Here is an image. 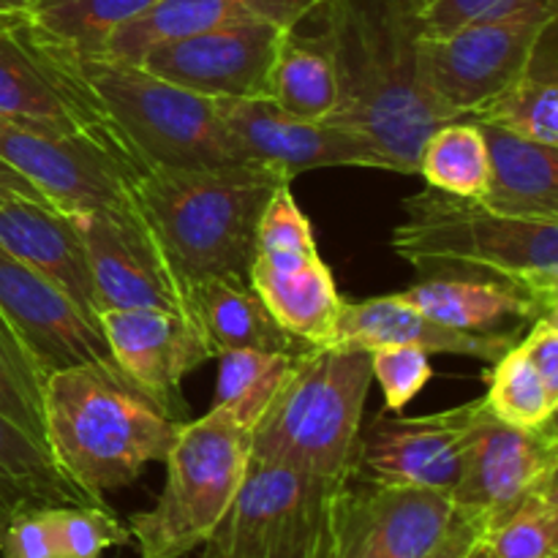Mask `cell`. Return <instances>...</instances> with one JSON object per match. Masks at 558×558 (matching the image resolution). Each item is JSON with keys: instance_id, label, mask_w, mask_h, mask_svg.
<instances>
[{"instance_id": "1", "label": "cell", "mask_w": 558, "mask_h": 558, "mask_svg": "<svg viewBox=\"0 0 558 558\" xmlns=\"http://www.w3.org/2000/svg\"><path fill=\"white\" fill-rule=\"evenodd\" d=\"M325 38L338 71L332 123L368 136L392 172L417 174L420 150L458 120L420 80V27L407 0H327Z\"/></svg>"}, {"instance_id": "2", "label": "cell", "mask_w": 558, "mask_h": 558, "mask_svg": "<svg viewBox=\"0 0 558 558\" xmlns=\"http://www.w3.org/2000/svg\"><path fill=\"white\" fill-rule=\"evenodd\" d=\"M44 423L63 472L104 496L167 461L189 420L158 403L114 360H96L49 376Z\"/></svg>"}, {"instance_id": "3", "label": "cell", "mask_w": 558, "mask_h": 558, "mask_svg": "<svg viewBox=\"0 0 558 558\" xmlns=\"http://www.w3.org/2000/svg\"><path fill=\"white\" fill-rule=\"evenodd\" d=\"M292 183L267 163L207 169H147L134 199L185 287L207 278H245L267 202Z\"/></svg>"}, {"instance_id": "4", "label": "cell", "mask_w": 558, "mask_h": 558, "mask_svg": "<svg viewBox=\"0 0 558 558\" xmlns=\"http://www.w3.org/2000/svg\"><path fill=\"white\" fill-rule=\"evenodd\" d=\"M392 251L420 276L488 278L558 311V223L494 213L477 199L420 191L403 199Z\"/></svg>"}, {"instance_id": "5", "label": "cell", "mask_w": 558, "mask_h": 558, "mask_svg": "<svg viewBox=\"0 0 558 558\" xmlns=\"http://www.w3.org/2000/svg\"><path fill=\"white\" fill-rule=\"evenodd\" d=\"M374 374L363 349L305 347L251 430V458L352 483Z\"/></svg>"}, {"instance_id": "6", "label": "cell", "mask_w": 558, "mask_h": 558, "mask_svg": "<svg viewBox=\"0 0 558 558\" xmlns=\"http://www.w3.org/2000/svg\"><path fill=\"white\" fill-rule=\"evenodd\" d=\"M74 65L136 172L256 163L227 129L213 98L158 80L129 60L74 54Z\"/></svg>"}, {"instance_id": "7", "label": "cell", "mask_w": 558, "mask_h": 558, "mask_svg": "<svg viewBox=\"0 0 558 558\" xmlns=\"http://www.w3.org/2000/svg\"><path fill=\"white\" fill-rule=\"evenodd\" d=\"M251 461V430L210 407L185 423L167 456V483L156 505L134 512L131 543L140 558H185L210 539L227 515Z\"/></svg>"}, {"instance_id": "8", "label": "cell", "mask_w": 558, "mask_h": 558, "mask_svg": "<svg viewBox=\"0 0 558 558\" xmlns=\"http://www.w3.org/2000/svg\"><path fill=\"white\" fill-rule=\"evenodd\" d=\"M347 483L251 458L205 558H330Z\"/></svg>"}, {"instance_id": "9", "label": "cell", "mask_w": 558, "mask_h": 558, "mask_svg": "<svg viewBox=\"0 0 558 558\" xmlns=\"http://www.w3.org/2000/svg\"><path fill=\"white\" fill-rule=\"evenodd\" d=\"M0 114L80 136L125 158L101 107L74 65V54L38 36L27 20L0 27Z\"/></svg>"}, {"instance_id": "10", "label": "cell", "mask_w": 558, "mask_h": 558, "mask_svg": "<svg viewBox=\"0 0 558 558\" xmlns=\"http://www.w3.org/2000/svg\"><path fill=\"white\" fill-rule=\"evenodd\" d=\"M69 216L85 245L98 314L150 308L196 322L191 289L169 265L136 199L120 210H76Z\"/></svg>"}, {"instance_id": "11", "label": "cell", "mask_w": 558, "mask_h": 558, "mask_svg": "<svg viewBox=\"0 0 558 558\" xmlns=\"http://www.w3.org/2000/svg\"><path fill=\"white\" fill-rule=\"evenodd\" d=\"M294 27L243 22L158 41L136 63L153 76L213 101L270 98V74Z\"/></svg>"}, {"instance_id": "12", "label": "cell", "mask_w": 558, "mask_h": 558, "mask_svg": "<svg viewBox=\"0 0 558 558\" xmlns=\"http://www.w3.org/2000/svg\"><path fill=\"white\" fill-rule=\"evenodd\" d=\"M556 20L474 22L441 38L420 36V80L441 109L472 118L505 90Z\"/></svg>"}, {"instance_id": "13", "label": "cell", "mask_w": 558, "mask_h": 558, "mask_svg": "<svg viewBox=\"0 0 558 558\" xmlns=\"http://www.w3.org/2000/svg\"><path fill=\"white\" fill-rule=\"evenodd\" d=\"M0 161L31 180L54 207L120 210L134 205L136 169L80 136L0 114Z\"/></svg>"}, {"instance_id": "14", "label": "cell", "mask_w": 558, "mask_h": 558, "mask_svg": "<svg viewBox=\"0 0 558 558\" xmlns=\"http://www.w3.org/2000/svg\"><path fill=\"white\" fill-rule=\"evenodd\" d=\"M477 398L420 417L376 414L360 428L352 480L456 496L466 461V436Z\"/></svg>"}, {"instance_id": "15", "label": "cell", "mask_w": 558, "mask_h": 558, "mask_svg": "<svg viewBox=\"0 0 558 558\" xmlns=\"http://www.w3.org/2000/svg\"><path fill=\"white\" fill-rule=\"evenodd\" d=\"M558 483L556 420L539 428H518L494 417L477 398L466 436V461L456 507L496 521L534 490Z\"/></svg>"}, {"instance_id": "16", "label": "cell", "mask_w": 558, "mask_h": 558, "mask_svg": "<svg viewBox=\"0 0 558 558\" xmlns=\"http://www.w3.org/2000/svg\"><path fill=\"white\" fill-rule=\"evenodd\" d=\"M223 123L256 163L278 169L287 178L311 169L357 167L392 172L385 153L357 131L332 120H303L281 112L267 98L216 101Z\"/></svg>"}, {"instance_id": "17", "label": "cell", "mask_w": 558, "mask_h": 558, "mask_svg": "<svg viewBox=\"0 0 558 558\" xmlns=\"http://www.w3.org/2000/svg\"><path fill=\"white\" fill-rule=\"evenodd\" d=\"M456 515L450 496L420 488L347 483L330 558H423Z\"/></svg>"}, {"instance_id": "18", "label": "cell", "mask_w": 558, "mask_h": 558, "mask_svg": "<svg viewBox=\"0 0 558 558\" xmlns=\"http://www.w3.org/2000/svg\"><path fill=\"white\" fill-rule=\"evenodd\" d=\"M0 316L27 349L44 379L65 368L112 360L101 325L69 294L0 248Z\"/></svg>"}, {"instance_id": "19", "label": "cell", "mask_w": 558, "mask_h": 558, "mask_svg": "<svg viewBox=\"0 0 558 558\" xmlns=\"http://www.w3.org/2000/svg\"><path fill=\"white\" fill-rule=\"evenodd\" d=\"M112 360L158 403L185 420L180 385L213 357L202 327L167 311L131 308L98 314Z\"/></svg>"}, {"instance_id": "20", "label": "cell", "mask_w": 558, "mask_h": 558, "mask_svg": "<svg viewBox=\"0 0 558 558\" xmlns=\"http://www.w3.org/2000/svg\"><path fill=\"white\" fill-rule=\"evenodd\" d=\"M0 248L14 259L36 270L63 294L74 300L76 308L98 325L96 292L85 245L65 210L44 199H14L0 205Z\"/></svg>"}, {"instance_id": "21", "label": "cell", "mask_w": 558, "mask_h": 558, "mask_svg": "<svg viewBox=\"0 0 558 558\" xmlns=\"http://www.w3.org/2000/svg\"><path fill=\"white\" fill-rule=\"evenodd\" d=\"M518 338L521 332L474 336V332L452 330L420 314L398 294H385L357 303L343 300L332 347L363 349V352H374L379 347H417L428 354H461L490 365L507 349L515 347Z\"/></svg>"}, {"instance_id": "22", "label": "cell", "mask_w": 558, "mask_h": 558, "mask_svg": "<svg viewBox=\"0 0 558 558\" xmlns=\"http://www.w3.org/2000/svg\"><path fill=\"white\" fill-rule=\"evenodd\" d=\"M327 0H158L109 38L98 58L136 63L147 47L191 33L243 22H276L298 27L325 5Z\"/></svg>"}, {"instance_id": "23", "label": "cell", "mask_w": 558, "mask_h": 558, "mask_svg": "<svg viewBox=\"0 0 558 558\" xmlns=\"http://www.w3.org/2000/svg\"><path fill=\"white\" fill-rule=\"evenodd\" d=\"M398 298L428 319L474 336L521 332L543 314H556L523 289L488 278L430 276L398 292Z\"/></svg>"}, {"instance_id": "24", "label": "cell", "mask_w": 558, "mask_h": 558, "mask_svg": "<svg viewBox=\"0 0 558 558\" xmlns=\"http://www.w3.org/2000/svg\"><path fill=\"white\" fill-rule=\"evenodd\" d=\"M248 283L278 325L305 347H332L343 298L319 254L292 262H251Z\"/></svg>"}, {"instance_id": "25", "label": "cell", "mask_w": 558, "mask_h": 558, "mask_svg": "<svg viewBox=\"0 0 558 558\" xmlns=\"http://www.w3.org/2000/svg\"><path fill=\"white\" fill-rule=\"evenodd\" d=\"M480 129L490 161L488 191L480 202L501 216L558 223V147L490 123H480Z\"/></svg>"}, {"instance_id": "26", "label": "cell", "mask_w": 558, "mask_h": 558, "mask_svg": "<svg viewBox=\"0 0 558 558\" xmlns=\"http://www.w3.org/2000/svg\"><path fill=\"white\" fill-rule=\"evenodd\" d=\"M54 461L52 450L0 414V532L16 515L49 507H104Z\"/></svg>"}, {"instance_id": "27", "label": "cell", "mask_w": 558, "mask_h": 558, "mask_svg": "<svg viewBox=\"0 0 558 558\" xmlns=\"http://www.w3.org/2000/svg\"><path fill=\"white\" fill-rule=\"evenodd\" d=\"M191 305L213 357L232 349L300 352V341L278 325L245 278H207L194 283Z\"/></svg>"}, {"instance_id": "28", "label": "cell", "mask_w": 558, "mask_h": 558, "mask_svg": "<svg viewBox=\"0 0 558 558\" xmlns=\"http://www.w3.org/2000/svg\"><path fill=\"white\" fill-rule=\"evenodd\" d=\"M477 123L499 125L539 145L558 147L556 25L543 33L521 74L472 114Z\"/></svg>"}, {"instance_id": "29", "label": "cell", "mask_w": 558, "mask_h": 558, "mask_svg": "<svg viewBox=\"0 0 558 558\" xmlns=\"http://www.w3.org/2000/svg\"><path fill=\"white\" fill-rule=\"evenodd\" d=\"M341 87L325 38L289 31L270 74V98L281 112L303 120H330L338 109Z\"/></svg>"}, {"instance_id": "30", "label": "cell", "mask_w": 558, "mask_h": 558, "mask_svg": "<svg viewBox=\"0 0 558 558\" xmlns=\"http://www.w3.org/2000/svg\"><path fill=\"white\" fill-rule=\"evenodd\" d=\"M153 3L158 0H31L25 20L47 41L80 58H98L114 31Z\"/></svg>"}, {"instance_id": "31", "label": "cell", "mask_w": 558, "mask_h": 558, "mask_svg": "<svg viewBox=\"0 0 558 558\" xmlns=\"http://www.w3.org/2000/svg\"><path fill=\"white\" fill-rule=\"evenodd\" d=\"M294 357L298 352H256V349H232L218 354L213 407L223 409L245 430H254L287 381Z\"/></svg>"}, {"instance_id": "32", "label": "cell", "mask_w": 558, "mask_h": 558, "mask_svg": "<svg viewBox=\"0 0 558 558\" xmlns=\"http://www.w3.org/2000/svg\"><path fill=\"white\" fill-rule=\"evenodd\" d=\"M417 174H423L428 189L463 199H483L488 191L490 161L480 123L463 118L436 129L420 150Z\"/></svg>"}, {"instance_id": "33", "label": "cell", "mask_w": 558, "mask_h": 558, "mask_svg": "<svg viewBox=\"0 0 558 558\" xmlns=\"http://www.w3.org/2000/svg\"><path fill=\"white\" fill-rule=\"evenodd\" d=\"M485 385L488 390L483 403L494 417L505 423L518 428H539L556 420L558 385L545 379L543 371L521 347V338L496 363H490Z\"/></svg>"}, {"instance_id": "34", "label": "cell", "mask_w": 558, "mask_h": 558, "mask_svg": "<svg viewBox=\"0 0 558 558\" xmlns=\"http://www.w3.org/2000/svg\"><path fill=\"white\" fill-rule=\"evenodd\" d=\"M558 483L534 490L485 526L483 548L496 558H556Z\"/></svg>"}, {"instance_id": "35", "label": "cell", "mask_w": 558, "mask_h": 558, "mask_svg": "<svg viewBox=\"0 0 558 558\" xmlns=\"http://www.w3.org/2000/svg\"><path fill=\"white\" fill-rule=\"evenodd\" d=\"M44 379L9 322L0 316V414L49 447L44 423Z\"/></svg>"}, {"instance_id": "36", "label": "cell", "mask_w": 558, "mask_h": 558, "mask_svg": "<svg viewBox=\"0 0 558 558\" xmlns=\"http://www.w3.org/2000/svg\"><path fill=\"white\" fill-rule=\"evenodd\" d=\"M414 16L420 36L441 38L474 22L558 20V0H434Z\"/></svg>"}, {"instance_id": "37", "label": "cell", "mask_w": 558, "mask_h": 558, "mask_svg": "<svg viewBox=\"0 0 558 558\" xmlns=\"http://www.w3.org/2000/svg\"><path fill=\"white\" fill-rule=\"evenodd\" d=\"M49 526L60 558H101L114 545H129L131 532L104 507H49Z\"/></svg>"}, {"instance_id": "38", "label": "cell", "mask_w": 558, "mask_h": 558, "mask_svg": "<svg viewBox=\"0 0 558 558\" xmlns=\"http://www.w3.org/2000/svg\"><path fill=\"white\" fill-rule=\"evenodd\" d=\"M289 185L292 183L281 185L262 213L259 232H256V259L292 262L319 254L314 227H311L308 216L300 210Z\"/></svg>"}, {"instance_id": "39", "label": "cell", "mask_w": 558, "mask_h": 558, "mask_svg": "<svg viewBox=\"0 0 558 558\" xmlns=\"http://www.w3.org/2000/svg\"><path fill=\"white\" fill-rule=\"evenodd\" d=\"M368 357L371 374H374V381H379L390 412L407 409L434 379L430 354L417 347H379L368 352Z\"/></svg>"}, {"instance_id": "40", "label": "cell", "mask_w": 558, "mask_h": 558, "mask_svg": "<svg viewBox=\"0 0 558 558\" xmlns=\"http://www.w3.org/2000/svg\"><path fill=\"white\" fill-rule=\"evenodd\" d=\"M0 556L3 558H60L49 526L47 510H31L9 521L0 532Z\"/></svg>"}, {"instance_id": "41", "label": "cell", "mask_w": 558, "mask_h": 558, "mask_svg": "<svg viewBox=\"0 0 558 558\" xmlns=\"http://www.w3.org/2000/svg\"><path fill=\"white\" fill-rule=\"evenodd\" d=\"M485 526H488V518L480 515V512L456 507V515H452L447 532L441 534L439 543L423 558H466L477 548L480 539H483Z\"/></svg>"}, {"instance_id": "42", "label": "cell", "mask_w": 558, "mask_h": 558, "mask_svg": "<svg viewBox=\"0 0 558 558\" xmlns=\"http://www.w3.org/2000/svg\"><path fill=\"white\" fill-rule=\"evenodd\" d=\"M14 196H27V199L49 202L47 196H44L41 191L31 183V180H25L20 172H16V169H11L9 163L0 161V205L9 199H14ZM49 205H52V202H49Z\"/></svg>"}, {"instance_id": "43", "label": "cell", "mask_w": 558, "mask_h": 558, "mask_svg": "<svg viewBox=\"0 0 558 558\" xmlns=\"http://www.w3.org/2000/svg\"><path fill=\"white\" fill-rule=\"evenodd\" d=\"M31 0H0V14H27Z\"/></svg>"}, {"instance_id": "44", "label": "cell", "mask_w": 558, "mask_h": 558, "mask_svg": "<svg viewBox=\"0 0 558 558\" xmlns=\"http://www.w3.org/2000/svg\"><path fill=\"white\" fill-rule=\"evenodd\" d=\"M25 16L22 14H0V27H9V25H16V22H22Z\"/></svg>"}, {"instance_id": "45", "label": "cell", "mask_w": 558, "mask_h": 558, "mask_svg": "<svg viewBox=\"0 0 558 558\" xmlns=\"http://www.w3.org/2000/svg\"><path fill=\"white\" fill-rule=\"evenodd\" d=\"M430 3H434V0H407V5L414 11V14H420V11H423L425 5H430Z\"/></svg>"}, {"instance_id": "46", "label": "cell", "mask_w": 558, "mask_h": 558, "mask_svg": "<svg viewBox=\"0 0 558 558\" xmlns=\"http://www.w3.org/2000/svg\"><path fill=\"white\" fill-rule=\"evenodd\" d=\"M466 558H496V556H494V554H490V550H488V548H483V543H480V545H477V548H474V550H472V554H469Z\"/></svg>"}]
</instances>
